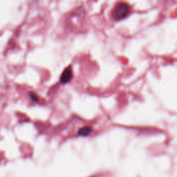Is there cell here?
Here are the masks:
<instances>
[{"mask_svg":"<svg viewBox=\"0 0 177 177\" xmlns=\"http://www.w3.org/2000/svg\"><path fill=\"white\" fill-rule=\"evenodd\" d=\"M91 132H92L91 127L86 126V127H84L80 128L78 131V134L80 136L86 137V136H89V135L91 134Z\"/></svg>","mask_w":177,"mask_h":177,"instance_id":"3957f363","label":"cell"},{"mask_svg":"<svg viewBox=\"0 0 177 177\" xmlns=\"http://www.w3.org/2000/svg\"><path fill=\"white\" fill-rule=\"evenodd\" d=\"M29 96H30L31 99L32 100V101L34 102H37L38 101H39L37 96L34 92H30L29 93Z\"/></svg>","mask_w":177,"mask_h":177,"instance_id":"277c9868","label":"cell"},{"mask_svg":"<svg viewBox=\"0 0 177 177\" xmlns=\"http://www.w3.org/2000/svg\"><path fill=\"white\" fill-rule=\"evenodd\" d=\"M130 12V5L125 2H119L115 6L112 11V17L115 20L120 21L127 17Z\"/></svg>","mask_w":177,"mask_h":177,"instance_id":"6da1fadb","label":"cell"},{"mask_svg":"<svg viewBox=\"0 0 177 177\" xmlns=\"http://www.w3.org/2000/svg\"><path fill=\"white\" fill-rule=\"evenodd\" d=\"M73 78V72L71 67L69 66L64 70L62 75L60 76V82L62 84L69 83Z\"/></svg>","mask_w":177,"mask_h":177,"instance_id":"7a4b0ae2","label":"cell"}]
</instances>
